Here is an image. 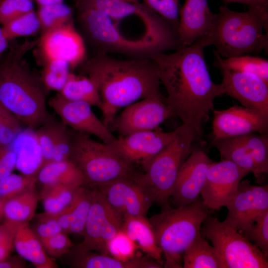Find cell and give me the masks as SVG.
<instances>
[{"label": "cell", "mask_w": 268, "mask_h": 268, "mask_svg": "<svg viewBox=\"0 0 268 268\" xmlns=\"http://www.w3.org/2000/svg\"><path fill=\"white\" fill-rule=\"evenodd\" d=\"M249 173L228 160L212 162L201 193L204 204L212 210L226 206L236 194L241 181Z\"/></svg>", "instance_id": "obj_12"}, {"label": "cell", "mask_w": 268, "mask_h": 268, "mask_svg": "<svg viewBox=\"0 0 268 268\" xmlns=\"http://www.w3.org/2000/svg\"><path fill=\"white\" fill-rule=\"evenodd\" d=\"M36 178L43 187L55 185L79 187L84 185L85 182L81 171L69 159L45 164L37 172Z\"/></svg>", "instance_id": "obj_23"}, {"label": "cell", "mask_w": 268, "mask_h": 268, "mask_svg": "<svg viewBox=\"0 0 268 268\" xmlns=\"http://www.w3.org/2000/svg\"><path fill=\"white\" fill-rule=\"evenodd\" d=\"M78 22L90 42L105 52H114L134 57L150 58L167 50L149 40L133 41L124 38L110 18L99 10L76 2Z\"/></svg>", "instance_id": "obj_8"}, {"label": "cell", "mask_w": 268, "mask_h": 268, "mask_svg": "<svg viewBox=\"0 0 268 268\" xmlns=\"http://www.w3.org/2000/svg\"><path fill=\"white\" fill-rule=\"evenodd\" d=\"M12 115L13 114L0 103V124Z\"/></svg>", "instance_id": "obj_51"}, {"label": "cell", "mask_w": 268, "mask_h": 268, "mask_svg": "<svg viewBox=\"0 0 268 268\" xmlns=\"http://www.w3.org/2000/svg\"><path fill=\"white\" fill-rule=\"evenodd\" d=\"M214 65L217 68L248 72L256 74L268 82V61L265 59L250 55H241L222 58L214 50Z\"/></svg>", "instance_id": "obj_30"}, {"label": "cell", "mask_w": 268, "mask_h": 268, "mask_svg": "<svg viewBox=\"0 0 268 268\" xmlns=\"http://www.w3.org/2000/svg\"><path fill=\"white\" fill-rule=\"evenodd\" d=\"M123 216H145L153 202L135 178H124L94 187Z\"/></svg>", "instance_id": "obj_20"}, {"label": "cell", "mask_w": 268, "mask_h": 268, "mask_svg": "<svg viewBox=\"0 0 268 268\" xmlns=\"http://www.w3.org/2000/svg\"><path fill=\"white\" fill-rule=\"evenodd\" d=\"M33 10V0H0V24L3 25Z\"/></svg>", "instance_id": "obj_42"}, {"label": "cell", "mask_w": 268, "mask_h": 268, "mask_svg": "<svg viewBox=\"0 0 268 268\" xmlns=\"http://www.w3.org/2000/svg\"><path fill=\"white\" fill-rule=\"evenodd\" d=\"M204 47L200 38L173 53L162 52L150 57L166 89L168 107L198 136L202 134V123L214 110V99L224 94L221 83L211 79L204 59Z\"/></svg>", "instance_id": "obj_1"}, {"label": "cell", "mask_w": 268, "mask_h": 268, "mask_svg": "<svg viewBox=\"0 0 268 268\" xmlns=\"http://www.w3.org/2000/svg\"><path fill=\"white\" fill-rule=\"evenodd\" d=\"M92 190L79 187L69 206L70 227L69 233L82 235L89 214Z\"/></svg>", "instance_id": "obj_32"}, {"label": "cell", "mask_w": 268, "mask_h": 268, "mask_svg": "<svg viewBox=\"0 0 268 268\" xmlns=\"http://www.w3.org/2000/svg\"><path fill=\"white\" fill-rule=\"evenodd\" d=\"M215 15L209 8L207 0H186L180 9L178 48L190 46L206 36L212 28Z\"/></svg>", "instance_id": "obj_21"}, {"label": "cell", "mask_w": 268, "mask_h": 268, "mask_svg": "<svg viewBox=\"0 0 268 268\" xmlns=\"http://www.w3.org/2000/svg\"><path fill=\"white\" fill-rule=\"evenodd\" d=\"M268 255V210L261 215L247 230L240 233Z\"/></svg>", "instance_id": "obj_40"}, {"label": "cell", "mask_w": 268, "mask_h": 268, "mask_svg": "<svg viewBox=\"0 0 268 268\" xmlns=\"http://www.w3.org/2000/svg\"><path fill=\"white\" fill-rule=\"evenodd\" d=\"M160 213L149 220L156 243L164 257V267L183 268V258L187 247L201 233V225L209 215L202 199L172 208L163 206Z\"/></svg>", "instance_id": "obj_5"}, {"label": "cell", "mask_w": 268, "mask_h": 268, "mask_svg": "<svg viewBox=\"0 0 268 268\" xmlns=\"http://www.w3.org/2000/svg\"><path fill=\"white\" fill-rule=\"evenodd\" d=\"M70 151L69 159L79 168L84 185L95 187L124 178H135L141 172L108 144L99 142L87 134L69 128Z\"/></svg>", "instance_id": "obj_6"}, {"label": "cell", "mask_w": 268, "mask_h": 268, "mask_svg": "<svg viewBox=\"0 0 268 268\" xmlns=\"http://www.w3.org/2000/svg\"><path fill=\"white\" fill-rule=\"evenodd\" d=\"M38 41L44 60H62L71 69L86 60L84 41L73 22L42 33Z\"/></svg>", "instance_id": "obj_16"}, {"label": "cell", "mask_w": 268, "mask_h": 268, "mask_svg": "<svg viewBox=\"0 0 268 268\" xmlns=\"http://www.w3.org/2000/svg\"><path fill=\"white\" fill-rule=\"evenodd\" d=\"M143 3L165 19L177 36L180 12L179 0H143Z\"/></svg>", "instance_id": "obj_41"}, {"label": "cell", "mask_w": 268, "mask_h": 268, "mask_svg": "<svg viewBox=\"0 0 268 268\" xmlns=\"http://www.w3.org/2000/svg\"><path fill=\"white\" fill-rule=\"evenodd\" d=\"M37 15L42 33L73 22L72 10L63 2L39 6Z\"/></svg>", "instance_id": "obj_33"}, {"label": "cell", "mask_w": 268, "mask_h": 268, "mask_svg": "<svg viewBox=\"0 0 268 268\" xmlns=\"http://www.w3.org/2000/svg\"><path fill=\"white\" fill-rule=\"evenodd\" d=\"M218 68L222 75L221 84L224 94L245 107L268 114V82L253 73Z\"/></svg>", "instance_id": "obj_18"}, {"label": "cell", "mask_w": 268, "mask_h": 268, "mask_svg": "<svg viewBox=\"0 0 268 268\" xmlns=\"http://www.w3.org/2000/svg\"><path fill=\"white\" fill-rule=\"evenodd\" d=\"M123 216L108 202L97 188L92 190L91 203L82 236L83 240L78 249L95 251L109 255L107 245L122 228Z\"/></svg>", "instance_id": "obj_10"}, {"label": "cell", "mask_w": 268, "mask_h": 268, "mask_svg": "<svg viewBox=\"0 0 268 268\" xmlns=\"http://www.w3.org/2000/svg\"><path fill=\"white\" fill-rule=\"evenodd\" d=\"M184 268H224L216 251L201 233L185 250Z\"/></svg>", "instance_id": "obj_28"}, {"label": "cell", "mask_w": 268, "mask_h": 268, "mask_svg": "<svg viewBox=\"0 0 268 268\" xmlns=\"http://www.w3.org/2000/svg\"><path fill=\"white\" fill-rule=\"evenodd\" d=\"M137 249L136 244L122 229L117 232L107 245L109 255L123 262L136 258L135 254Z\"/></svg>", "instance_id": "obj_39"}, {"label": "cell", "mask_w": 268, "mask_h": 268, "mask_svg": "<svg viewBox=\"0 0 268 268\" xmlns=\"http://www.w3.org/2000/svg\"><path fill=\"white\" fill-rule=\"evenodd\" d=\"M201 234L212 243L224 268H267L268 256L234 228L210 214Z\"/></svg>", "instance_id": "obj_9"}, {"label": "cell", "mask_w": 268, "mask_h": 268, "mask_svg": "<svg viewBox=\"0 0 268 268\" xmlns=\"http://www.w3.org/2000/svg\"><path fill=\"white\" fill-rule=\"evenodd\" d=\"M35 230L34 232L39 240L46 239L64 232L54 216L44 213L40 215L39 221Z\"/></svg>", "instance_id": "obj_46"}, {"label": "cell", "mask_w": 268, "mask_h": 268, "mask_svg": "<svg viewBox=\"0 0 268 268\" xmlns=\"http://www.w3.org/2000/svg\"><path fill=\"white\" fill-rule=\"evenodd\" d=\"M173 116L162 97H149L125 107L115 118L109 128L119 136L158 128L165 120Z\"/></svg>", "instance_id": "obj_11"}, {"label": "cell", "mask_w": 268, "mask_h": 268, "mask_svg": "<svg viewBox=\"0 0 268 268\" xmlns=\"http://www.w3.org/2000/svg\"><path fill=\"white\" fill-rule=\"evenodd\" d=\"M226 5L231 3H239L244 4L248 6H268V0H222Z\"/></svg>", "instance_id": "obj_48"}, {"label": "cell", "mask_w": 268, "mask_h": 268, "mask_svg": "<svg viewBox=\"0 0 268 268\" xmlns=\"http://www.w3.org/2000/svg\"><path fill=\"white\" fill-rule=\"evenodd\" d=\"M20 225L6 220L0 225V261L9 257L14 247L16 229Z\"/></svg>", "instance_id": "obj_44"}, {"label": "cell", "mask_w": 268, "mask_h": 268, "mask_svg": "<svg viewBox=\"0 0 268 268\" xmlns=\"http://www.w3.org/2000/svg\"><path fill=\"white\" fill-rule=\"evenodd\" d=\"M60 123L53 119L39 127L34 133L42 154L41 167L53 161Z\"/></svg>", "instance_id": "obj_37"}, {"label": "cell", "mask_w": 268, "mask_h": 268, "mask_svg": "<svg viewBox=\"0 0 268 268\" xmlns=\"http://www.w3.org/2000/svg\"><path fill=\"white\" fill-rule=\"evenodd\" d=\"M245 147L256 164L261 174L268 172V133H255L240 136Z\"/></svg>", "instance_id": "obj_35"}, {"label": "cell", "mask_w": 268, "mask_h": 268, "mask_svg": "<svg viewBox=\"0 0 268 268\" xmlns=\"http://www.w3.org/2000/svg\"><path fill=\"white\" fill-rule=\"evenodd\" d=\"M37 43L26 41L14 45L0 63V103L30 130L54 119L47 110V90L41 79L22 60Z\"/></svg>", "instance_id": "obj_3"}, {"label": "cell", "mask_w": 268, "mask_h": 268, "mask_svg": "<svg viewBox=\"0 0 268 268\" xmlns=\"http://www.w3.org/2000/svg\"><path fill=\"white\" fill-rule=\"evenodd\" d=\"M212 162L203 150L193 147L180 168L171 195L177 205L189 204L200 198L207 169Z\"/></svg>", "instance_id": "obj_19"}, {"label": "cell", "mask_w": 268, "mask_h": 268, "mask_svg": "<svg viewBox=\"0 0 268 268\" xmlns=\"http://www.w3.org/2000/svg\"><path fill=\"white\" fill-rule=\"evenodd\" d=\"M25 267L24 263L18 258H8L0 261V268H22Z\"/></svg>", "instance_id": "obj_49"}, {"label": "cell", "mask_w": 268, "mask_h": 268, "mask_svg": "<svg viewBox=\"0 0 268 268\" xmlns=\"http://www.w3.org/2000/svg\"><path fill=\"white\" fill-rule=\"evenodd\" d=\"M73 266L80 268H161L162 266L154 260L135 258L123 262L109 255L92 254L77 250Z\"/></svg>", "instance_id": "obj_25"}, {"label": "cell", "mask_w": 268, "mask_h": 268, "mask_svg": "<svg viewBox=\"0 0 268 268\" xmlns=\"http://www.w3.org/2000/svg\"><path fill=\"white\" fill-rule=\"evenodd\" d=\"M59 93L68 100L86 102L100 110L102 109V102L98 89L94 82L85 75L70 72Z\"/></svg>", "instance_id": "obj_29"}, {"label": "cell", "mask_w": 268, "mask_h": 268, "mask_svg": "<svg viewBox=\"0 0 268 268\" xmlns=\"http://www.w3.org/2000/svg\"><path fill=\"white\" fill-rule=\"evenodd\" d=\"M80 74L95 84L102 102L104 124L108 128L118 111L149 97H162L157 66L148 57L120 59L101 53L80 65Z\"/></svg>", "instance_id": "obj_2"}, {"label": "cell", "mask_w": 268, "mask_h": 268, "mask_svg": "<svg viewBox=\"0 0 268 268\" xmlns=\"http://www.w3.org/2000/svg\"><path fill=\"white\" fill-rule=\"evenodd\" d=\"M125 1L129 2H132V3H136L138 2V1L139 0H122Z\"/></svg>", "instance_id": "obj_54"}, {"label": "cell", "mask_w": 268, "mask_h": 268, "mask_svg": "<svg viewBox=\"0 0 268 268\" xmlns=\"http://www.w3.org/2000/svg\"><path fill=\"white\" fill-rule=\"evenodd\" d=\"M48 105L60 117L62 122L76 131L93 135L109 144L117 137L95 115L87 103L66 99L60 93L51 97Z\"/></svg>", "instance_id": "obj_15"}, {"label": "cell", "mask_w": 268, "mask_h": 268, "mask_svg": "<svg viewBox=\"0 0 268 268\" xmlns=\"http://www.w3.org/2000/svg\"><path fill=\"white\" fill-rule=\"evenodd\" d=\"M39 6L50 5L54 3L63 2V0H34Z\"/></svg>", "instance_id": "obj_52"}, {"label": "cell", "mask_w": 268, "mask_h": 268, "mask_svg": "<svg viewBox=\"0 0 268 268\" xmlns=\"http://www.w3.org/2000/svg\"><path fill=\"white\" fill-rule=\"evenodd\" d=\"M1 28L4 37L8 40L33 35L40 30L37 12L34 10L4 23Z\"/></svg>", "instance_id": "obj_34"}, {"label": "cell", "mask_w": 268, "mask_h": 268, "mask_svg": "<svg viewBox=\"0 0 268 268\" xmlns=\"http://www.w3.org/2000/svg\"><path fill=\"white\" fill-rule=\"evenodd\" d=\"M39 198L35 185L6 201L3 206L5 220L18 224L28 223L35 214Z\"/></svg>", "instance_id": "obj_26"}, {"label": "cell", "mask_w": 268, "mask_h": 268, "mask_svg": "<svg viewBox=\"0 0 268 268\" xmlns=\"http://www.w3.org/2000/svg\"><path fill=\"white\" fill-rule=\"evenodd\" d=\"M211 144L219 151L221 159L230 161L241 169L252 172L258 180L262 176L240 136L212 140Z\"/></svg>", "instance_id": "obj_27"}, {"label": "cell", "mask_w": 268, "mask_h": 268, "mask_svg": "<svg viewBox=\"0 0 268 268\" xmlns=\"http://www.w3.org/2000/svg\"><path fill=\"white\" fill-rule=\"evenodd\" d=\"M268 6L248 7L239 12L220 6L209 33L202 38L205 47L214 45L225 58L259 54L268 49Z\"/></svg>", "instance_id": "obj_4"}, {"label": "cell", "mask_w": 268, "mask_h": 268, "mask_svg": "<svg viewBox=\"0 0 268 268\" xmlns=\"http://www.w3.org/2000/svg\"><path fill=\"white\" fill-rule=\"evenodd\" d=\"M78 188L64 185L43 187L40 198L43 201V213L55 216L61 213L71 204Z\"/></svg>", "instance_id": "obj_31"}, {"label": "cell", "mask_w": 268, "mask_h": 268, "mask_svg": "<svg viewBox=\"0 0 268 268\" xmlns=\"http://www.w3.org/2000/svg\"><path fill=\"white\" fill-rule=\"evenodd\" d=\"M122 229L138 249L163 266L162 251L156 243L151 225L145 216H124Z\"/></svg>", "instance_id": "obj_22"}, {"label": "cell", "mask_w": 268, "mask_h": 268, "mask_svg": "<svg viewBox=\"0 0 268 268\" xmlns=\"http://www.w3.org/2000/svg\"><path fill=\"white\" fill-rule=\"evenodd\" d=\"M20 122L12 115L0 124V148L10 147L21 131Z\"/></svg>", "instance_id": "obj_45"}, {"label": "cell", "mask_w": 268, "mask_h": 268, "mask_svg": "<svg viewBox=\"0 0 268 268\" xmlns=\"http://www.w3.org/2000/svg\"><path fill=\"white\" fill-rule=\"evenodd\" d=\"M177 128L166 132L159 128L119 136L109 146L121 157L143 169L175 136Z\"/></svg>", "instance_id": "obj_14"}, {"label": "cell", "mask_w": 268, "mask_h": 268, "mask_svg": "<svg viewBox=\"0 0 268 268\" xmlns=\"http://www.w3.org/2000/svg\"><path fill=\"white\" fill-rule=\"evenodd\" d=\"M177 130L175 137L135 178L152 202L163 206L168 204L180 168L191 154L192 143L198 136L193 129L184 124Z\"/></svg>", "instance_id": "obj_7"}, {"label": "cell", "mask_w": 268, "mask_h": 268, "mask_svg": "<svg viewBox=\"0 0 268 268\" xmlns=\"http://www.w3.org/2000/svg\"><path fill=\"white\" fill-rule=\"evenodd\" d=\"M228 213L223 221L240 233L248 229L268 210V186L252 185L241 180L237 192L226 206Z\"/></svg>", "instance_id": "obj_13"}, {"label": "cell", "mask_w": 268, "mask_h": 268, "mask_svg": "<svg viewBox=\"0 0 268 268\" xmlns=\"http://www.w3.org/2000/svg\"><path fill=\"white\" fill-rule=\"evenodd\" d=\"M14 247L19 255L37 268H56L57 264L50 258L28 223L20 225L16 229Z\"/></svg>", "instance_id": "obj_24"}, {"label": "cell", "mask_w": 268, "mask_h": 268, "mask_svg": "<svg viewBox=\"0 0 268 268\" xmlns=\"http://www.w3.org/2000/svg\"><path fill=\"white\" fill-rule=\"evenodd\" d=\"M8 41L4 37L2 28L0 26V57L7 48Z\"/></svg>", "instance_id": "obj_50"}, {"label": "cell", "mask_w": 268, "mask_h": 268, "mask_svg": "<svg viewBox=\"0 0 268 268\" xmlns=\"http://www.w3.org/2000/svg\"><path fill=\"white\" fill-rule=\"evenodd\" d=\"M36 175L11 173L0 179V200L3 203L8 199L35 186Z\"/></svg>", "instance_id": "obj_38"}, {"label": "cell", "mask_w": 268, "mask_h": 268, "mask_svg": "<svg viewBox=\"0 0 268 268\" xmlns=\"http://www.w3.org/2000/svg\"><path fill=\"white\" fill-rule=\"evenodd\" d=\"M213 111L212 140L253 133H268V114L260 110L235 106Z\"/></svg>", "instance_id": "obj_17"}, {"label": "cell", "mask_w": 268, "mask_h": 268, "mask_svg": "<svg viewBox=\"0 0 268 268\" xmlns=\"http://www.w3.org/2000/svg\"><path fill=\"white\" fill-rule=\"evenodd\" d=\"M41 80L47 91L60 92L70 72L69 64L60 60H44Z\"/></svg>", "instance_id": "obj_36"}, {"label": "cell", "mask_w": 268, "mask_h": 268, "mask_svg": "<svg viewBox=\"0 0 268 268\" xmlns=\"http://www.w3.org/2000/svg\"><path fill=\"white\" fill-rule=\"evenodd\" d=\"M17 154L11 147L0 148V179L10 174L16 167Z\"/></svg>", "instance_id": "obj_47"}, {"label": "cell", "mask_w": 268, "mask_h": 268, "mask_svg": "<svg viewBox=\"0 0 268 268\" xmlns=\"http://www.w3.org/2000/svg\"><path fill=\"white\" fill-rule=\"evenodd\" d=\"M40 240L47 254L52 257H60L68 253L72 245L65 232Z\"/></svg>", "instance_id": "obj_43"}, {"label": "cell", "mask_w": 268, "mask_h": 268, "mask_svg": "<svg viewBox=\"0 0 268 268\" xmlns=\"http://www.w3.org/2000/svg\"><path fill=\"white\" fill-rule=\"evenodd\" d=\"M3 202L0 200V220L3 216Z\"/></svg>", "instance_id": "obj_53"}]
</instances>
